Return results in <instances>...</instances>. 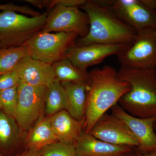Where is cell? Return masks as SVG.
<instances>
[{
    "instance_id": "cell-1",
    "label": "cell",
    "mask_w": 156,
    "mask_h": 156,
    "mask_svg": "<svg viewBox=\"0 0 156 156\" xmlns=\"http://www.w3.org/2000/svg\"><path fill=\"white\" fill-rule=\"evenodd\" d=\"M80 8L89 17V29L87 35L77 40L75 45H130L136 37V31L117 15L109 1H87Z\"/></svg>"
},
{
    "instance_id": "cell-2",
    "label": "cell",
    "mask_w": 156,
    "mask_h": 156,
    "mask_svg": "<svg viewBox=\"0 0 156 156\" xmlns=\"http://www.w3.org/2000/svg\"><path fill=\"white\" fill-rule=\"evenodd\" d=\"M89 74L84 128L86 133L130 89L129 84L119 77L118 71L112 66L95 69Z\"/></svg>"
},
{
    "instance_id": "cell-3",
    "label": "cell",
    "mask_w": 156,
    "mask_h": 156,
    "mask_svg": "<svg viewBox=\"0 0 156 156\" xmlns=\"http://www.w3.org/2000/svg\"><path fill=\"white\" fill-rule=\"evenodd\" d=\"M118 76L130 87L120 99V106L134 116L156 117V69L121 67Z\"/></svg>"
},
{
    "instance_id": "cell-4",
    "label": "cell",
    "mask_w": 156,
    "mask_h": 156,
    "mask_svg": "<svg viewBox=\"0 0 156 156\" xmlns=\"http://www.w3.org/2000/svg\"><path fill=\"white\" fill-rule=\"evenodd\" d=\"M77 35L71 33H46L34 34L23 44L29 56L48 64H53L66 58L68 51L74 46Z\"/></svg>"
},
{
    "instance_id": "cell-5",
    "label": "cell",
    "mask_w": 156,
    "mask_h": 156,
    "mask_svg": "<svg viewBox=\"0 0 156 156\" xmlns=\"http://www.w3.org/2000/svg\"><path fill=\"white\" fill-rule=\"evenodd\" d=\"M48 13L28 17L15 11L0 12V41L6 47L16 44V43H24L34 34L42 29Z\"/></svg>"
},
{
    "instance_id": "cell-6",
    "label": "cell",
    "mask_w": 156,
    "mask_h": 156,
    "mask_svg": "<svg viewBox=\"0 0 156 156\" xmlns=\"http://www.w3.org/2000/svg\"><path fill=\"white\" fill-rule=\"evenodd\" d=\"M121 67L156 69V29L137 33L127 49L118 55Z\"/></svg>"
},
{
    "instance_id": "cell-7",
    "label": "cell",
    "mask_w": 156,
    "mask_h": 156,
    "mask_svg": "<svg viewBox=\"0 0 156 156\" xmlns=\"http://www.w3.org/2000/svg\"><path fill=\"white\" fill-rule=\"evenodd\" d=\"M89 29L88 15L80 8L57 5L48 13L41 31L46 33H71L83 38L87 35Z\"/></svg>"
},
{
    "instance_id": "cell-8",
    "label": "cell",
    "mask_w": 156,
    "mask_h": 156,
    "mask_svg": "<svg viewBox=\"0 0 156 156\" xmlns=\"http://www.w3.org/2000/svg\"><path fill=\"white\" fill-rule=\"evenodd\" d=\"M48 89L20 82L17 86L18 101L14 118L22 129H28L41 115Z\"/></svg>"
},
{
    "instance_id": "cell-9",
    "label": "cell",
    "mask_w": 156,
    "mask_h": 156,
    "mask_svg": "<svg viewBox=\"0 0 156 156\" xmlns=\"http://www.w3.org/2000/svg\"><path fill=\"white\" fill-rule=\"evenodd\" d=\"M89 133L98 139L114 145L133 148L139 146L137 139L130 129L112 115H104Z\"/></svg>"
},
{
    "instance_id": "cell-10",
    "label": "cell",
    "mask_w": 156,
    "mask_h": 156,
    "mask_svg": "<svg viewBox=\"0 0 156 156\" xmlns=\"http://www.w3.org/2000/svg\"><path fill=\"white\" fill-rule=\"evenodd\" d=\"M117 15L136 32L156 29V11L141 0L109 1Z\"/></svg>"
},
{
    "instance_id": "cell-11",
    "label": "cell",
    "mask_w": 156,
    "mask_h": 156,
    "mask_svg": "<svg viewBox=\"0 0 156 156\" xmlns=\"http://www.w3.org/2000/svg\"><path fill=\"white\" fill-rule=\"evenodd\" d=\"M112 115L121 120L134 134L139 144L137 152L146 153L156 150V117L140 118L125 111L118 105L112 107Z\"/></svg>"
},
{
    "instance_id": "cell-12",
    "label": "cell",
    "mask_w": 156,
    "mask_h": 156,
    "mask_svg": "<svg viewBox=\"0 0 156 156\" xmlns=\"http://www.w3.org/2000/svg\"><path fill=\"white\" fill-rule=\"evenodd\" d=\"M130 45L102 44L81 46L75 44L68 51L66 58L76 67L87 69L89 66L100 63L108 56L113 55L118 56Z\"/></svg>"
},
{
    "instance_id": "cell-13",
    "label": "cell",
    "mask_w": 156,
    "mask_h": 156,
    "mask_svg": "<svg viewBox=\"0 0 156 156\" xmlns=\"http://www.w3.org/2000/svg\"><path fill=\"white\" fill-rule=\"evenodd\" d=\"M13 71L17 73L20 82L30 86L48 88L55 81V72L52 64L29 56L20 60Z\"/></svg>"
},
{
    "instance_id": "cell-14",
    "label": "cell",
    "mask_w": 156,
    "mask_h": 156,
    "mask_svg": "<svg viewBox=\"0 0 156 156\" xmlns=\"http://www.w3.org/2000/svg\"><path fill=\"white\" fill-rule=\"evenodd\" d=\"M50 123L57 140L62 143L75 144L83 132L85 119L78 120L63 110L50 118Z\"/></svg>"
},
{
    "instance_id": "cell-15",
    "label": "cell",
    "mask_w": 156,
    "mask_h": 156,
    "mask_svg": "<svg viewBox=\"0 0 156 156\" xmlns=\"http://www.w3.org/2000/svg\"><path fill=\"white\" fill-rule=\"evenodd\" d=\"M79 156H120L130 152L133 148L110 144L83 132L75 144Z\"/></svg>"
},
{
    "instance_id": "cell-16",
    "label": "cell",
    "mask_w": 156,
    "mask_h": 156,
    "mask_svg": "<svg viewBox=\"0 0 156 156\" xmlns=\"http://www.w3.org/2000/svg\"><path fill=\"white\" fill-rule=\"evenodd\" d=\"M67 99L66 111L78 120L85 119L87 92L89 84L82 83L62 82Z\"/></svg>"
},
{
    "instance_id": "cell-17",
    "label": "cell",
    "mask_w": 156,
    "mask_h": 156,
    "mask_svg": "<svg viewBox=\"0 0 156 156\" xmlns=\"http://www.w3.org/2000/svg\"><path fill=\"white\" fill-rule=\"evenodd\" d=\"M55 74V81L60 83L71 82L89 84V74L87 69L79 68L67 58L52 64Z\"/></svg>"
},
{
    "instance_id": "cell-18",
    "label": "cell",
    "mask_w": 156,
    "mask_h": 156,
    "mask_svg": "<svg viewBox=\"0 0 156 156\" xmlns=\"http://www.w3.org/2000/svg\"><path fill=\"white\" fill-rule=\"evenodd\" d=\"M57 140L49 118L42 120L34 127L29 135L27 143L32 150L37 151Z\"/></svg>"
},
{
    "instance_id": "cell-19",
    "label": "cell",
    "mask_w": 156,
    "mask_h": 156,
    "mask_svg": "<svg viewBox=\"0 0 156 156\" xmlns=\"http://www.w3.org/2000/svg\"><path fill=\"white\" fill-rule=\"evenodd\" d=\"M29 56L25 45L0 49V76L11 72L20 60Z\"/></svg>"
},
{
    "instance_id": "cell-20",
    "label": "cell",
    "mask_w": 156,
    "mask_h": 156,
    "mask_svg": "<svg viewBox=\"0 0 156 156\" xmlns=\"http://www.w3.org/2000/svg\"><path fill=\"white\" fill-rule=\"evenodd\" d=\"M67 99L65 91L61 83L55 81L48 88L46 100V111L48 115H53L66 110Z\"/></svg>"
},
{
    "instance_id": "cell-21",
    "label": "cell",
    "mask_w": 156,
    "mask_h": 156,
    "mask_svg": "<svg viewBox=\"0 0 156 156\" xmlns=\"http://www.w3.org/2000/svg\"><path fill=\"white\" fill-rule=\"evenodd\" d=\"M17 125L14 118L0 112V144L7 146L16 140L18 135Z\"/></svg>"
},
{
    "instance_id": "cell-22",
    "label": "cell",
    "mask_w": 156,
    "mask_h": 156,
    "mask_svg": "<svg viewBox=\"0 0 156 156\" xmlns=\"http://www.w3.org/2000/svg\"><path fill=\"white\" fill-rule=\"evenodd\" d=\"M17 101V86L0 91V108L6 114L14 118Z\"/></svg>"
},
{
    "instance_id": "cell-23",
    "label": "cell",
    "mask_w": 156,
    "mask_h": 156,
    "mask_svg": "<svg viewBox=\"0 0 156 156\" xmlns=\"http://www.w3.org/2000/svg\"><path fill=\"white\" fill-rule=\"evenodd\" d=\"M42 156H79L75 144L55 142L42 149Z\"/></svg>"
},
{
    "instance_id": "cell-24",
    "label": "cell",
    "mask_w": 156,
    "mask_h": 156,
    "mask_svg": "<svg viewBox=\"0 0 156 156\" xmlns=\"http://www.w3.org/2000/svg\"><path fill=\"white\" fill-rule=\"evenodd\" d=\"M20 79L17 73L12 71L0 76V91L17 87Z\"/></svg>"
},
{
    "instance_id": "cell-25",
    "label": "cell",
    "mask_w": 156,
    "mask_h": 156,
    "mask_svg": "<svg viewBox=\"0 0 156 156\" xmlns=\"http://www.w3.org/2000/svg\"><path fill=\"white\" fill-rule=\"evenodd\" d=\"M0 11H17L28 15L32 17H36L41 15V13L34 11L29 7L27 6H20L13 4H6L0 5Z\"/></svg>"
},
{
    "instance_id": "cell-26",
    "label": "cell",
    "mask_w": 156,
    "mask_h": 156,
    "mask_svg": "<svg viewBox=\"0 0 156 156\" xmlns=\"http://www.w3.org/2000/svg\"><path fill=\"white\" fill-rule=\"evenodd\" d=\"M86 1L87 0H51V5L52 9L57 5L80 8Z\"/></svg>"
},
{
    "instance_id": "cell-27",
    "label": "cell",
    "mask_w": 156,
    "mask_h": 156,
    "mask_svg": "<svg viewBox=\"0 0 156 156\" xmlns=\"http://www.w3.org/2000/svg\"><path fill=\"white\" fill-rule=\"evenodd\" d=\"M26 2L33 5L38 8H47L49 9H52L51 5V1L49 0H25Z\"/></svg>"
},
{
    "instance_id": "cell-28",
    "label": "cell",
    "mask_w": 156,
    "mask_h": 156,
    "mask_svg": "<svg viewBox=\"0 0 156 156\" xmlns=\"http://www.w3.org/2000/svg\"><path fill=\"white\" fill-rule=\"evenodd\" d=\"M141 2L149 9L156 11V0H141Z\"/></svg>"
},
{
    "instance_id": "cell-29",
    "label": "cell",
    "mask_w": 156,
    "mask_h": 156,
    "mask_svg": "<svg viewBox=\"0 0 156 156\" xmlns=\"http://www.w3.org/2000/svg\"><path fill=\"white\" fill-rule=\"evenodd\" d=\"M136 156H156V150L146 153H140L136 152Z\"/></svg>"
},
{
    "instance_id": "cell-30",
    "label": "cell",
    "mask_w": 156,
    "mask_h": 156,
    "mask_svg": "<svg viewBox=\"0 0 156 156\" xmlns=\"http://www.w3.org/2000/svg\"><path fill=\"white\" fill-rule=\"evenodd\" d=\"M18 156H41V155L38 153L37 151L32 150L23 155Z\"/></svg>"
},
{
    "instance_id": "cell-31",
    "label": "cell",
    "mask_w": 156,
    "mask_h": 156,
    "mask_svg": "<svg viewBox=\"0 0 156 156\" xmlns=\"http://www.w3.org/2000/svg\"><path fill=\"white\" fill-rule=\"evenodd\" d=\"M136 154H134V153L132 152V151L128 153L124 154L120 156H136Z\"/></svg>"
},
{
    "instance_id": "cell-32",
    "label": "cell",
    "mask_w": 156,
    "mask_h": 156,
    "mask_svg": "<svg viewBox=\"0 0 156 156\" xmlns=\"http://www.w3.org/2000/svg\"><path fill=\"white\" fill-rule=\"evenodd\" d=\"M5 48V46H4V45L2 43L1 41H0V49H1V48Z\"/></svg>"
},
{
    "instance_id": "cell-33",
    "label": "cell",
    "mask_w": 156,
    "mask_h": 156,
    "mask_svg": "<svg viewBox=\"0 0 156 156\" xmlns=\"http://www.w3.org/2000/svg\"><path fill=\"white\" fill-rule=\"evenodd\" d=\"M154 128L155 131H156V122L154 126Z\"/></svg>"
},
{
    "instance_id": "cell-34",
    "label": "cell",
    "mask_w": 156,
    "mask_h": 156,
    "mask_svg": "<svg viewBox=\"0 0 156 156\" xmlns=\"http://www.w3.org/2000/svg\"><path fill=\"white\" fill-rule=\"evenodd\" d=\"M0 156H2V155H1V154H0Z\"/></svg>"
},
{
    "instance_id": "cell-35",
    "label": "cell",
    "mask_w": 156,
    "mask_h": 156,
    "mask_svg": "<svg viewBox=\"0 0 156 156\" xmlns=\"http://www.w3.org/2000/svg\"></svg>"
},
{
    "instance_id": "cell-36",
    "label": "cell",
    "mask_w": 156,
    "mask_h": 156,
    "mask_svg": "<svg viewBox=\"0 0 156 156\" xmlns=\"http://www.w3.org/2000/svg\"></svg>"
}]
</instances>
